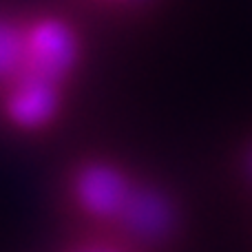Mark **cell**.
Returning a JSON list of instances; mask_svg holds the SVG:
<instances>
[{"instance_id":"cell-1","label":"cell","mask_w":252,"mask_h":252,"mask_svg":"<svg viewBox=\"0 0 252 252\" xmlns=\"http://www.w3.org/2000/svg\"><path fill=\"white\" fill-rule=\"evenodd\" d=\"M78 35L58 18H40L25 29V69L38 78L60 84L78 64Z\"/></svg>"},{"instance_id":"cell-2","label":"cell","mask_w":252,"mask_h":252,"mask_svg":"<svg viewBox=\"0 0 252 252\" xmlns=\"http://www.w3.org/2000/svg\"><path fill=\"white\" fill-rule=\"evenodd\" d=\"M137 184L111 164H89L75 177V199L80 208L95 219L104 221H120L130 195Z\"/></svg>"},{"instance_id":"cell-3","label":"cell","mask_w":252,"mask_h":252,"mask_svg":"<svg viewBox=\"0 0 252 252\" xmlns=\"http://www.w3.org/2000/svg\"><path fill=\"white\" fill-rule=\"evenodd\" d=\"M120 223L126 232L142 241H157L168 239L177 226V208L173 199L159 188L153 186H135L128 204H126Z\"/></svg>"},{"instance_id":"cell-4","label":"cell","mask_w":252,"mask_h":252,"mask_svg":"<svg viewBox=\"0 0 252 252\" xmlns=\"http://www.w3.org/2000/svg\"><path fill=\"white\" fill-rule=\"evenodd\" d=\"M60 109V84L20 73L11 84L7 97V118L18 128L38 130L56 118Z\"/></svg>"},{"instance_id":"cell-5","label":"cell","mask_w":252,"mask_h":252,"mask_svg":"<svg viewBox=\"0 0 252 252\" xmlns=\"http://www.w3.org/2000/svg\"><path fill=\"white\" fill-rule=\"evenodd\" d=\"M25 69V29L0 20V80H16Z\"/></svg>"},{"instance_id":"cell-6","label":"cell","mask_w":252,"mask_h":252,"mask_svg":"<svg viewBox=\"0 0 252 252\" xmlns=\"http://www.w3.org/2000/svg\"><path fill=\"white\" fill-rule=\"evenodd\" d=\"M237 182L248 195H252V133H248L237 146L235 155Z\"/></svg>"},{"instance_id":"cell-7","label":"cell","mask_w":252,"mask_h":252,"mask_svg":"<svg viewBox=\"0 0 252 252\" xmlns=\"http://www.w3.org/2000/svg\"><path fill=\"white\" fill-rule=\"evenodd\" d=\"M80 252H122V250H115V248H106V246H95V248H84Z\"/></svg>"}]
</instances>
